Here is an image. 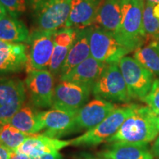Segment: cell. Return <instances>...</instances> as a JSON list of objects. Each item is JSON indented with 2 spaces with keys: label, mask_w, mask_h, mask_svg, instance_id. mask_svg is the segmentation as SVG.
Returning a JSON list of instances; mask_svg holds the SVG:
<instances>
[{
  "label": "cell",
  "mask_w": 159,
  "mask_h": 159,
  "mask_svg": "<svg viewBox=\"0 0 159 159\" xmlns=\"http://www.w3.org/2000/svg\"><path fill=\"white\" fill-rule=\"evenodd\" d=\"M158 134L156 114L149 107L136 105L133 114L125 119L119 130L107 142L147 144L153 141Z\"/></svg>",
  "instance_id": "obj_1"
},
{
  "label": "cell",
  "mask_w": 159,
  "mask_h": 159,
  "mask_svg": "<svg viewBox=\"0 0 159 159\" xmlns=\"http://www.w3.org/2000/svg\"><path fill=\"white\" fill-rule=\"evenodd\" d=\"M144 0H123L121 24L116 33L117 39L134 52L146 43L142 29Z\"/></svg>",
  "instance_id": "obj_2"
},
{
  "label": "cell",
  "mask_w": 159,
  "mask_h": 159,
  "mask_svg": "<svg viewBox=\"0 0 159 159\" xmlns=\"http://www.w3.org/2000/svg\"><path fill=\"white\" fill-rule=\"evenodd\" d=\"M136 105H129L116 108L102 122L85 134L70 140L75 147H94L107 142L119 130L125 119L133 114Z\"/></svg>",
  "instance_id": "obj_3"
},
{
  "label": "cell",
  "mask_w": 159,
  "mask_h": 159,
  "mask_svg": "<svg viewBox=\"0 0 159 159\" xmlns=\"http://www.w3.org/2000/svg\"><path fill=\"white\" fill-rule=\"evenodd\" d=\"M91 92L95 98L111 102L128 103L132 99L118 63L106 65Z\"/></svg>",
  "instance_id": "obj_4"
},
{
  "label": "cell",
  "mask_w": 159,
  "mask_h": 159,
  "mask_svg": "<svg viewBox=\"0 0 159 159\" xmlns=\"http://www.w3.org/2000/svg\"><path fill=\"white\" fill-rule=\"evenodd\" d=\"M90 50L91 56L106 64L118 63L131 52L114 33L94 25L91 27Z\"/></svg>",
  "instance_id": "obj_5"
},
{
  "label": "cell",
  "mask_w": 159,
  "mask_h": 159,
  "mask_svg": "<svg viewBox=\"0 0 159 159\" xmlns=\"http://www.w3.org/2000/svg\"><path fill=\"white\" fill-rule=\"evenodd\" d=\"M71 0H41L33 7L34 30L56 31L65 27Z\"/></svg>",
  "instance_id": "obj_6"
},
{
  "label": "cell",
  "mask_w": 159,
  "mask_h": 159,
  "mask_svg": "<svg viewBox=\"0 0 159 159\" xmlns=\"http://www.w3.org/2000/svg\"><path fill=\"white\" fill-rule=\"evenodd\" d=\"M55 31L34 30L30 33L26 70H49L54 50Z\"/></svg>",
  "instance_id": "obj_7"
},
{
  "label": "cell",
  "mask_w": 159,
  "mask_h": 159,
  "mask_svg": "<svg viewBox=\"0 0 159 159\" xmlns=\"http://www.w3.org/2000/svg\"><path fill=\"white\" fill-rule=\"evenodd\" d=\"M118 65L131 98L143 100L152 87L154 75L130 56L122 57Z\"/></svg>",
  "instance_id": "obj_8"
},
{
  "label": "cell",
  "mask_w": 159,
  "mask_h": 159,
  "mask_svg": "<svg viewBox=\"0 0 159 159\" xmlns=\"http://www.w3.org/2000/svg\"><path fill=\"white\" fill-rule=\"evenodd\" d=\"M30 104L35 108H52L55 91L54 76L49 70H31L25 80Z\"/></svg>",
  "instance_id": "obj_9"
},
{
  "label": "cell",
  "mask_w": 159,
  "mask_h": 159,
  "mask_svg": "<svg viewBox=\"0 0 159 159\" xmlns=\"http://www.w3.org/2000/svg\"><path fill=\"white\" fill-rule=\"evenodd\" d=\"M26 97L25 85L21 80L0 77V121L8 123L25 104Z\"/></svg>",
  "instance_id": "obj_10"
},
{
  "label": "cell",
  "mask_w": 159,
  "mask_h": 159,
  "mask_svg": "<svg viewBox=\"0 0 159 159\" xmlns=\"http://www.w3.org/2000/svg\"><path fill=\"white\" fill-rule=\"evenodd\" d=\"M91 91L87 85L60 81L55 86L52 108L77 112L88 102Z\"/></svg>",
  "instance_id": "obj_11"
},
{
  "label": "cell",
  "mask_w": 159,
  "mask_h": 159,
  "mask_svg": "<svg viewBox=\"0 0 159 159\" xmlns=\"http://www.w3.org/2000/svg\"><path fill=\"white\" fill-rule=\"evenodd\" d=\"M113 102L95 98L77 111L75 119V134L94 128L116 109Z\"/></svg>",
  "instance_id": "obj_12"
},
{
  "label": "cell",
  "mask_w": 159,
  "mask_h": 159,
  "mask_svg": "<svg viewBox=\"0 0 159 159\" xmlns=\"http://www.w3.org/2000/svg\"><path fill=\"white\" fill-rule=\"evenodd\" d=\"M77 112H69L59 109L39 112V117L43 126L42 135L50 138L60 139L75 134V119Z\"/></svg>",
  "instance_id": "obj_13"
},
{
  "label": "cell",
  "mask_w": 159,
  "mask_h": 159,
  "mask_svg": "<svg viewBox=\"0 0 159 159\" xmlns=\"http://www.w3.org/2000/svg\"><path fill=\"white\" fill-rule=\"evenodd\" d=\"M102 0H71L69 19L65 27L80 30L94 25Z\"/></svg>",
  "instance_id": "obj_14"
},
{
  "label": "cell",
  "mask_w": 159,
  "mask_h": 159,
  "mask_svg": "<svg viewBox=\"0 0 159 159\" xmlns=\"http://www.w3.org/2000/svg\"><path fill=\"white\" fill-rule=\"evenodd\" d=\"M27 62L26 44L0 41V75L21 71Z\"/></svg>",
  "instance_id": "obj_15"
},
{
  "label": "cell",
  "mask_w": 159,
  "mask_h": 159,
  "mask_svg": "<svg viewBox=\"0 0 159 159\" xmlns=\"http://www.w3.org/2000/svg\"><path fill=\"white\" fill-rule=\"evenodd\" d=\"M71 145L70 140L64 141L50 138L42 134H33L27 139L15 153L24 154L30 158L38 157L49 152H58L61 149Z\"/></svg>",
  "instance_id": "obj_16"
},
{
  "label": "cell",
  "mask_w": 159,
  "mask_h": 159,
  "mask_svg": "<svg viewBox=\"0 0 159 159\" xmlns=\"http://www.w3.org/2000/svg\"><path fill=\"white\" fill-rule=\"evenodd\" d=\"M106 65V63L100 62L90 56L69 71L68 74L59 77V80L60 81H68L79 85H87L92 89L93 85L102 75Z\"/></svg>",
  "instance_id": "obj_17"
},
{
  "label": "cell",
  "mask_w": 159,
  "mask_h": 159,
  "mask_svg": "<svg viewBox=\"0 0 159 159\" xmlns=\"http://www.w3.org/2000/svg\"><path fill=\"white\" fill-rule=\"evenodd\" d=\"M90 33L91 27L77 30L76 39L61 68L59 77L68 74L77 66L91 56Z\"/></svg>",
  "instance_id": "obj_18"
},
{
  "label": "cell",
  "mask_w": 159,
  "mask_h": 159,
  "mask_svg": "<svg viewBox=\"0 0 159 159\" xmlns=\"http://www.w3.org/2000/svg\"><path fill=\"white\" fill-rule=\"evenodd\" d=\"M123 0H102L94 26L115 33L121 24Z\"/></svg>",
  "instance_id": "obj_19"
},
{
  "label": "cell",
  "mask_w": 159,
  "mask_h": 159,
  "mask_svg": "<svg viewBox=\"0 0 159 159\" xmlns=\"http://www.w3.org/2000/svg\"><path fill=\"white\" fill-rule=\"evenodd\" d=\"M97 155L110 159H155L147 144L114 143Z\"/></svg>",
  "instance_id": "obj_20"
},
{
  "label": "cell",
  "mask_w": 159,
  "mask_h": 159,
  "mask_svg": "<svg viewBox=\"0 0 159 159\" xmlns=\"http://www.w3.org/2000/svg\"><path fill=\"white\" fill-rule=\"evenodd\" d=\"M33 105L25 102L19 111L12 116L8 123L25 134L33 135L43 130L39 117V111Z\"/></svg>",
  "instance_id": "obj_21"
},
{
  "label": "cell",
  "mask_w": 159,
  "mask_h": 159,
  "mask_svg": "<svg viewBox=\"0 0 159 159\" xmlns=\"http://www.w3.org/2000/svg\"><path fill=\"white\" fill-rule=\"evenodd\" d=\"M30 31L22 21L10 15L0 19V41L9 43H26Z\"/></svg>",
  "instance_id": "obj_22"
},
{
  "label": "cell",
  "mask_w": 159,
  "mask_h": 159,
  "mask_svg": "<svg viewBox=\"0 0 159 159\" xmlns=\"http://www.w3.org/2000/svg\"><path fill=\"white\" fill-rule=\"evenodd\" d=\"M134 57L152 75L159 76V47L155 41L136 49Z\"/></svg>",
  "instance_id": "obj_23"
},
{
  "label": "cell",
  "mask_w": 159,
  "mask_h": 159,
  "mask_svg": "<svg viewBox=\"0 0 159 159\" xmlns=\"http://www.w3.org/2000/svg\"><path fill=\"white\" fill-rule=\"evenodd\" d=\"M32 135L21 132L10 125L5 123L0 131V144L14 152Z\"/></svg>",
  "instance_id": "obj_24"
},
{
  "label": "cell",
  "mask_w": 159,
  "mask_h": 159,
  "mask_svg": "<svg viewBox=\"0 0 159 159\" xmlns=\"http://www.w3.org/2000/svg\"><path fill=\"white\" fill-rule=\"evenodd\" d=\"M154 5L144 2L143 10L142 29L146 43L151 42L159 34V19H156L152 13Z\"/></svg>",
  "instance_id": "obj_25"
},
{
  "label": "cell",
  "mask_w": 159,
  "mask_h": 159,
  "mask_svg": "<svg viewBox=\"0 0 159 159\" xmlns=\"http://www.w3.org/2000/svg\"><path fill=\"white\" fill-rule=\"evenodd\" d=\"M72 45L54 43V50H53V54L49 66V71L54 77L60 75L61 68Z\"/></svg>",
  "instance_id": "obj_26"
},
{
  "label": "cell",
  "mask_w": 159,
  "mask_h": 159,
  "mask_svg": "<svg viewBox=\"0 0 159 159\" xmlns=\"http://www.w3.org/2000/svg\"><path fill=\"white\" fill-rule=\"evenodd\" d=\"M0 3L5 7L7 14L16 19L27 10L26 0H0Z\"/></svg>",
  "instance_id": "obj_27"
},
{
  "label": "cell",
  "mask_w": 159,
  "mask_h": 159,
  "mask_svg": "<svg viewBox=\"0 0 159 159\" xmlns=\"http://www.w3.org/2000/svg\"><path fill=\"white\" fill-rule=\"evenodd\" d=\"M155 114L159 115V80H154L152 87L146 97L143 99Z\"/></svg>",
  "instance_id": "obj_28"
},
{
  "label": "cell",
  "mask_w": 159,
  "mask_h": 159,
  "mask_svg": "<svg viewBox=\"0 0 159 159\" xmlns=\"http://www.w3.org/2000/svg\"><path fill=\"white\" fill-rule=\"evenodd\" d=\"M29 159H63V156L61 153H59V152H53L43 154L42 156L38 157H31V158H29Z\"/></svg>",
  "instance_id": "obj_29"
},
{
  "label": "cell",
  "mask_w": 159,
  "mask_h": 159,
  "mask_svg": "<svg viewBox=\"0 0 159 159\" xmlns=\"http://www.w3.org/2000/svg\"><path fill=\"white\" fill-rule=\"evenodd\" d=\"M75 158L76 159H110L104 158V157L99 156V155L94 156V155L88 153V152H80V153L76 155Z\"/></svg>",
  "instance_id": "obj_30"
},
{
  "label": "cell",
  "mask_w": 159,
  "mask_h": 159,
  "mask_svg": "<svg viewBox=\"0 0 159 159\" xmlns=\"http://www.w3.org/2000/svg\"><path fill=\"white\" fill-rule=\"evenodd\" d=\"M13 152L0 144V159H10Z\"/></svg>",
  "instance_id": "obj_31"
},
{
  "label": "cell",
  "mask_w": 159,
  "mask_h": 159,
  "mask_svg": "<svg viewBox=\"0 0 159 159\" xmlns=\"http://www.w3.org/2000/svg\"><path fill=\"white\" fill-rule=\"evenodd\" d=\"M152 153L155 159H159V136L157 138L152 146Z\"/></svg>",
  "instance_id": "obj_32"
},
{
  "label": "cell",
  "mask_w": 159,
  "mask_h": 159,
  "mask_svg": "<svg viewBox=\"0 0 159 159\" xmlns=\"http://www.w3.org/2000/svg\"><path fill=\"white\" fill-rule=\"evenodd\" d=\"M30 157H28L26 155L24 154H19V153H15L13 152L12 156L10 159H29Z\"/></svg>",
  "instance_id": "obj_33"
},
{
  "label": "cell",
  "mask_w": 159,
  "mask_h": 159,
  "mask_svg": "<svg viewBox=\"0 0 159 159\" xmlns=\"http://www.w3.org/2000/svg\"><path fill=\"white\" fill-rule=\"evenodd\" d=\"M152 13H153V16L156 19H159V3L153 5V7H152Z\"/></svg>",
  "instance_id": "obj_34"
},
{
  "label": "cell",
  "mask_w": 159,
  "mask_h": 159,
  "mask_svg": "<svg viewBox=\"0 0 159 159\" xmlns=\"http://www.w3.org/2000/svg\"><path fill=\"white\" fill-rule=\"evenodd\" d=\"M6 15H7V11H6L5 8L3 7L2 5L0 3V19H2L3 17H5Z\"/></svg>",
  "instance_id": "obj_35"
},
{
  "label": "cell",
  "mask_w": 159,
  "mask_h": 159,
  "mask_svg": "<svg viewBox=\"0 0 159 159\" xmlns=\"http://www.w3.org/2000/svg\"><path fill=\"white\" fill-rule=\"evenodd\" d=\"M28 1L30 2V5L31 6V7L32 8H33V7H34L40 1H41V0H28Z\"/></svg>",
  "instance_id": "obj_36"
},
{
  "label": "cell",
  "mask_w": 159,
  "mask_h": 159,
  "mask_svg": "<svg viewBox=\"0 0 159 159\" xmlns=\"http://www.w3.org/2000/svg\"><path fill=\"white\" fill-rule=\"evenodd\" d=\"M145 2L151 4V5H156L159 3V0H144Z\"/></svg>",
  "instance_id": "obj_37"
},
{
  "label": "cell",
  "mask_w": 159,
  "mask_h": 159,
  "mask_svg": "<svg viewBox=\"0 0 159 159\" xmlns=\"http://www.w3.org/2000/svg\"><path fill=\"white\" fill-rule=\"evenodd\" d=\"M152 41H155V42H156L157 44H158V46L159 47V34L157 35V36L154 39V40Z\"/></svg>",
  "instance_id": "obj_38"
},
{
  "label": "cell",
  "mask_w": 159,
  "mask_h": 159,
  "mask_svg": "<svg viewBox=\"0 0 159 159\" xmlns=\"http://www.w3.org/2000/svg\"><path fill=\"white\" fill-rule=\"evenodd\" d=\"M156 124L159 130V115H156Z\"/></svg>",
  "instance_id": "obj_39"
},
{
  "label": "cell",
  "mask_w": 159,
  "mask_h": 159,
  "mask_svg": "<svg viewBox=\"0 0 159 159\" xmlns=\"http://www.w3.org/2000/svg\"><path fill=\"white\" fill-rule=\"evenodd\" d=\"M5 123H4V122H1V121H0V131H1L2 128V127H3V125H5Z\"/></svg>",
  "instance_id": "obj_40"
}]
</instances>
